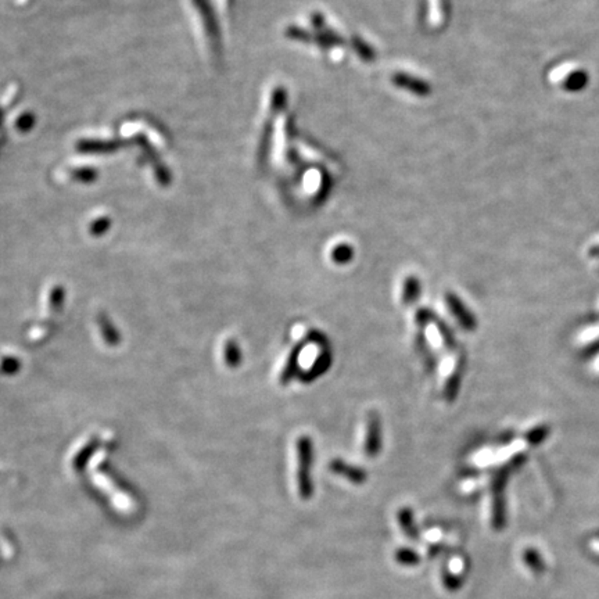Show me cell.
Here are the masks:
<instances>
[{
	"label": "cell",
	"instance_id": "cell-4",
	"mask_svg": "<svg viewBox=\"0 0 599 599\" xmlns=\"http://www.w3.org/2000/svg\"><path fill=\"white\" fill-rule=\"evenodd\" d=\"M330 470H333L337 475L344 476L345 479L351 480L353 483H362L367 479V475L362 469L354 468V466H351V465H348L340 459H334L330 462Z\"/></svg>",
	"mask_w": 599,
	"mask_h": 599
},
{
	"label": "cell",
	"instance_id": "cell-2",
	"mask_svg": "<svg viewBox=\"0 0 599 599\" xmlns=\"http://www.w3.org/2000/svg\"><path fill=\"white\" fill-rule=\"evenodd\" d=\"M381 429L379 416L372 414L368 418V428L365 437V454L368 456H375L381 451Z\"/></svg>",
	"mask_w": 599,
	"mask_h": 599
},
{
	"label": "cell",
	"instance_id": "cell-7",
	"mask_svg": "<svg viewBox=\"0 0 599 599\" xmlns=\"http://www.w3.org/2000/svg\"><path fill=\"white\" fill-rule=\"evenodd\" d=\"M351 250L348 249V247H338L337 250H334V253H333V260L336 261V263H338V264H343V263H347V261H350L351 260Z\"/></svg>",
	"mask_w": 599,
	"mask_h": 599
},
{
	"label": "cell",
	"instance_id": "cell-6",
	"mask_svg": "<svg viewBox=\"0 0 599 599\" xmlns=\"http://www.w3.org/2000/svg\"><path fill=\"white\" fill-rule=\"evenodd\" d=\"M401 520H402V527H404V530L407 532V534L408 536H412V537H415V529H414V525H412V515L407 511V509H404L402 512H401Z\"/></svg>",
	"mask_w": 599,
	"mask_h": 599
},
{
	"label": "cell",
	"instance_id": "cell-3",
	"mask_svg": "<svg viewBox=\"0 0 599 599\" xmlns=\"http://www.w3.org/2000/svg\"><path fill=\"white\" fill-rule=\"evenodd\" d=\"M445 300H447V305H448L451 314L458 320V322H459L461 327H465L468 330L475 329L476 321H475L473 315L468 311V308H465V305L462 304V301L455 294L448 293L447 297H445Z\"/></svg>",
	"mask_w": 599,
	"mask_h": 599
},
{
	"label": "cell",
	"instance_id": "cell-1",
	"mask_svg": "<svg viewBox=\"0 0 599 599\" xmlns=\"http://www.w3.org/2000/svg\"><path fill=\"white\" fill-rule=\"evenodd\" d=\"M297 455H298V491L303 498H308L312 495V480H311V469H312V441L308 437H300L297 440Z\"/></svg>",
	"mask_w": 599,
	"mask_h": 599
},
{
	"label": "cell",
	"instance_id": "cell-8",
	"mask_svg": "<svg viewBox=\"0 0 599 599\" xmlns=\"http://www.w3.org/2000/svg\"><path fill=\"white\" fill-rule=\"evenodd\" d=\"M226 354H228V362H229L230 365H236V364L239 362V360H240V357H239V350H237V347L235 345V343H229V345H228V348H226Z\"/></svg>",
	"mask_w": 599,
	"mask_h": 599
},
{
	"label": "cell",
	"instance_id": "cell-10",
	"mask_svg": "<svg viewBox=\"0 0 599 599\" xmlns=\"http://www.w3.org/2000/svg\"><path fill=\"white\" fill-rule=\"evenodd\" d=\"M590 548H591L595 553H599V539H593V540L590 541Z\"/></svg>",
	"mask_w": 599,
	"mask_h": 599
},
{
	"label": "cell",
	"instance_id": "cell-9",
	"mask_svg": "<svg viewBox=\"0 0 599 599\" xmlns=\"http://www.w3.org/2000/svg\"><path fill=\"white\" fill-rule=\"evenodd\" d=\"M526 560H527V563H529L532 567H534L536 570H541V569H543L541 560H540V558H539V555H537L536 552L529 551V552L526 553Z\"/></svg>",
	"mask_w": 599,
	"mask_h": 599
},
{
	"label": "cell",
	"instance_id": "cell-5",
	"mask_svg": "<svg viewBox=\"0 0 599 599\" xmlns=\"http://www.w3.org/2000/svg\"><path fill=\"white\" fill-rule=\"evenodd\" d=\"M419 287H421L419 286V280L415 276H408V279L405 280V284H404L402 303L407 304V305L412 304L418 298V296L421 293Z\"/></svg>",
	"mask_w": 599,
	"mask_h": 599
}]
</instances>
